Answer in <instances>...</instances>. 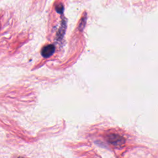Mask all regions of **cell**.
<instances>
[{
	"mask_svg": "<svg viewBox=\"0 0 158 158\" xmlns=\"http://www.w3.org/2000/svg\"><path fill=\"white\" fill-rule=\"evenodd\" d=\"M55 51V47L52 44H48L43 48L41 50V55L44 57H49L53 54Z\"/></svg>",
	"mask_w": 158,
	"mask_h": 158,
	"instance_id": "cell-2",
	"label": "cell"
},
{
	"mask_svg": "<svg viewBox=\"0 0 158 158\" xmlns=\"http://www.w3.org/2000/svg\"><path fill=\"white\" fill-rule=\"evenodd\" d=\"M86 15H83V17L81 18L80 22L79 23V26H78V29L80 30H82L83 29V28L85 26V23H86Z\"/></svg>",
	"mask_w": 158,
	"mask_h": 158,
	"instance_id": "cell-4",
	"label": "cell"
},
{
	"mask_svg": "<svg viewBox=\"0 0 158 158\" xmlns=\"http://www.w3.org/2000/svg\"><path fill=\"white\" fill-rule=\"evenodd\" d=\"M56 11L59 13V14H62V12H63V10H64V7L62 6V4H59L56 6Z\"/></svg>",
	"mask_w": 158,
	"mask_h": 158,
	"instance_id": "cell-5",
	"label": "cell"
},
{
	"mask_svg": "<svg viewBox=\"0 0 158 158\" xmlns=\"http://www.w3.org/2000/svg\"><path fill=\"white\" fill-rule=\"evenodd\" d=\"M19 158H23V157H19Z\"/></svg>",
	"mask_w": 158,
	"mask_h": 158,
	"instance_id": "cell-6",
	"label": "cell"
},
{
	"mask_svg": "<svg viewBox=\"0 0 158 158\" xmlns=\"http://www.w3.org/2000/svg\"><path fill=\"white\" fill-rule=\"evenodd\" d=\"M66 28V23L65 20H62V22L61 23V26L57 32V39L58 40H60V39L62 38Z\"/></svg>",
	"mask_w": 158,
	"mask_h": 158,
	"instance_id": "cell-3",
	"label": "cell"
},
{
	"mask_svg": "<svg viewBox=\"0 0 158 158\" xmlns=\"http://www.w3.org/2000/svg\"><path fill=\"white\" fill-rule=\"evenodd\" d=\"M107 141L117 148L123 146L125 143V139L122 136L117 133H109L107 135Z\"/></svg>",
	"mask_w": 158,
	"mask_h": 158,
	"instance_id": "cell-1",
	"label": "cell"
}]
</instances>
